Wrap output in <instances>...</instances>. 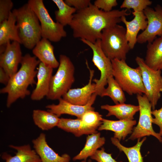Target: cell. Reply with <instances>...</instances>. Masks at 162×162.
Instances as JSON below:
<instances>
[{
	"mask_svg": "<svg viewBox=\"0 0 162 162\" xmlns=\"http://www.w3.org/2000/svg\"><path fill=\"white\" fill-rule=\"evenodd\" d=\"M130 14L126 9L105 12L91 3L86 8L76 11L69 26L74 38L94 43L100 39L104 29L121 22L122 17Z\"/></svg>",
	"mask_w": 162,
	"mask_h": 162,
	"instance_id": "cell-1",
	"label": "cell"
},
{
	"mask_svg": "<svg viewBox=\"0 0 162 162\" xmlns=\"http://www.w3.org/2000/svg\"><path fill=\"white\" fill-rule=\"evenodd\" d=\"M34 56L27 53L23 56L19 70L10 78L5 86L0 90L1 94H7L6 105L10 107L18 99H23L30 94L29 86L36 84V68L40 62Z\"/></svg>",
	"mask_w": 162,
	"mask_h": 162,
	"instance_id": "cell-2",
	"label": "cell"
},
{
	"mask_svg": "<svg viewBox=\"0 0 162 162\" xmlns=\"http://www.w3.org/2000/svg\"><path fill=\"white\" fill-rule=\"evenodd\" d=\"M12 11L16 17L21 44L28 49H33L42 37L37 16L28 3Z\"/></svg>",
	"mask_w": 162,
	"mask_h": 162,
	"instance_id": "cell-3",
	"label": "cell"
},
{
	"mask_svg": "<svg viewBox=\"0 0 162 162\" xmlns=\"http://www.w3.org/2000/svg\"><path fill=\"white\" fill-rule=\"evenodd\" d=\"M100 40L102 49L110 59L126 60L130 49L124 26L117 24L104 29Z\"/></svg>",
	"mask_w": 162,
	"mask_h": 162,
	"instance_id": "cell-4",
	"label": "cell"
},
{
	"mask_svg": "<svg viewBox=\"0 0 162 162\" xmlns=\"http://www.w3.org/2000/svg\"><path fill=\"white\" fill-rule=\"evenodd\" d=\"M111 62L112 76L124 91L130 95L145 94L139 67L132 68L125 60L114 59L111 60Z\"/></svg>",
	"mask_w": 162,
	"mask_h": 162,
	"instance_id": "cell-5",
	"label": "cell"
},
{
	"mask_svg": "<svg viewBox=\"0 0 162 162\" xmlns=\"http://www.w3.org/2000/svg\"><path fill=\"white\" fill-rule=\"evenodd\" d=\"M57 70L51 80L49 90L46 96L52 100H58L71 88L75 81L74 66L70 58L64 54L59 57Z\"/></svg>",
	"mask_w": 162,
	"mask_h": 162,
	"instance_id": "cell-6",
	"label": "cell"
},
{
	"mask_svg": "<svg viewBox=\"0 0 162 162\" xmlns=\"http://www.w3.org/2000/svg\"><path fill=\"white\" fill-rule=\"evenodd\" d=\"M27 3L36 15L40 22L42 38L57 42L67 36L64 26L53 20L43 0H29Z\"/></svg>",
	"mask_w": 162,
	"mask_h": 162,
	"instance_id": "cell-7",
	"label": "cell"
},
{
	"mask_svg": "<svg viewBox=\"0 0 162 162\" xmlns=\"http://www.w3.org/2000/svg\"><path fill=\"white\" fill-rule=\"evenodd\" d=\"M135 61L141 70L143 83L145 90V94L152 106L155 110L162 92L161 70H155L149 67L144 60L136 56Z\"/></svg>",
	"mask_w": 162,
	"mask_h": 162,
	"instance_id": "cell-8",
	"label": "cell"
},
{
	"mask_svg": "<svg viewBox=\"0 0 162 162\" xmlns=\"http://www.w3.org/2000/svg\"><path fill=\"white\" fill-rule=\"evenodd\" d=\"M84 44L89 47L93 52L92 62L100 72L99 79L92 80L96 85L95 93L100 96L107 84V80L112 76V67L111 60L105 55L101 48L100 39L92 43L85 40L81 39Z\"/></svg>",
	"mask_w": 162,
	"mask_h": 162,
	"instance_id": "cell-9",
	"label": "cell"
},
{
	"mask_svg": "<svg viewBox=\"0 0 162 162\" xmlns=\"http://www.w3.org/2000/svg\"><path fill=\"white\" fill-rule=\"evenodd\" d=\"M140 115L137 126L134 128L129 139L134 140L142 137L152 135L162 142V137L159 133H156L152 126V106L145 94H136Z\"/></svg>",
	"mask_w": 162,
	"mask_h": 162,
	"instance_id": "cell-10",
	"label": "cell"
},
{
	"mask_svg": "<svg viewBox=\"0 0 162 162\" xmlns=\"http://www.w3.org/2000/svg\"><path fill=\"white\" fill-rule=\"evenodd\" d=\"M148 21L146 29L138 35L137 43H152L157 36L162 35V7L157 4L154 9L148 7L143 11Z\"/></svg>",
	"mask_w": 162,
	"mask_h": 162,
	"instance_id": "cell-11",
	"label": "cell"
},
{
	"mask_svg": "<svg viewBox=\"0 0 162 162\" xmlns=\"http://www.w3.org/2000/svg\"><path fill=\"white\" fill-rule=\"evenodd\" d=\"M19 42L8 41L4 51L0 54V67L3 68L10 78L18 71V67L23 56Z\"/></svg>",
	"mask_w": 162,
	"mask_h": 162,
	"instance_id": "cell-12",
	"label": "cell"
},
{
	"mask_svg": "<svg viewBox=\"0 0 162 162\" xmlns=\"http://www.w3.org/2000/svg\"><path fill=\"white\" fill-rule=\"evenodd\" d=\"M98 96L95 93L93 94L87 104L85 105H79L69 103L62 98L59 99L57 104H52L46 106L47 111L57 115L59 117L62 115L68 114L74 116L80 119L83 115L88 111L94 110L92 106Z\"/></svg>",
	"mask_w": 162,
	"mask_h": 162,
	"instance_id": "cell-13",
	"label": "cell"
},
{
	"mask_svg": "<svg viewBox=\"0 0 162 162\" xmlns=\"http://www.w3.org/2000/svg\"><path fill=\"white\" fill-rule=\"evenodd\" d=\"M86 64L90 74L88 84L80 88H70L62 97L64 100L71 104L85 105L87 104L93 94L95 92V84L92 82L94 71L90 69L87 61Z\"/></svg>",
	"mask_w": 162,
	"mask_h": 162,
	"instance_id": "cell-14",
	"label": "cell"
},
{
	"mask_svg": "<svg viewBox=\"0 0 162 162\" xmlns=\"http://www.w3.org/2000/svg\"><path fill=\"white\" fill-rule=\"evenodd\" d=\"M32 142L41 162H70V158L68 154L59 155L48 145L45 134H40L37 138L32 140Z\"/></svg>",
	"mask_w": 162,
	"mask_h": 162,
	"instance_id": "cell-15",
	"label": "cell"
},
{
	"mask_svg": "<svg viewBox=\"0 0 162 162\" xmlns=\"http://www.w3.org/2000/svg\"><path fill=\"white\" fill-rule=\"evenodd\" d=\"M133 19L128 21L125 16L121 18V22L125 25L126 36L130 50L134 49L137 43L138 34L142 30L144 31L146 28L148 21L143 11H133Z\"/></svg>",
	"mask_w": 162,
	"mask_h": 162,
	"instance_id": "cell-16",
	"label": "cell"
},
{
	"mask_svg": "<svg viewBox=\"0 0 162 162\" xmlns=\"http://www.w3.org/2000/svg\"><path fill=\"white\" fill-rule=\"evenodd\" d=\"M53 68L40 62L38 65L35 88L31 95L33 100H40L47 96L49 90Z\"/></svg>",
	"mask_w": 162,
	"mask_h": 162,
	"instance_id": "cell-17",
	"label": "cell"
},
{
	"mask_svg": "<svg viewBox=\"0 0 162 162\" xmlns=\"http://www.w3.org/2000/svg\"><path fill=\"white\" fill-rule=\"evenodd\" d=\"M136 123V121L134 120L114 121L103 118L102 123L98 127V130L112 131L114 132L113 137L120 141L124 140L128 134H132L134 126Z\"/></svg>",
	"mask_w": 162,
	"mask_h": 162,
	"instance_id": "cell-18",
	"label": "cell"
},
{
	"mask_svg": "<svg viewBox=\"0 0 162 162\" xmlns=\"http://www.w3.org/2000/svg\"><path fill=\"white\" fill-rule=\"evenodd\" d=\"M54 47L50 41L42 38L33 48L32 52L40 62L53 68H58L59 62L54 55Z\"/></svg>",
	"mask_w": 162,
	"mask_h": 162,
	"instance_id": "cell-19",
	"label": "cell"
},
{
	"mask_svg": "<svg viewBox=\"0 0 162 162\" xmlns=\"http://www.w3.org/2000/svg\"><path fill=\"white\" fill-rule=\"evenodd\" d=\"M9 147L16 150L17 152L13 156L6 152L3 153L1 157L5 162H41L35 151L32 149L29 144L21 146L10 145Z\"/></svg>",
	"mask_w": 162,
	"mask_h": 162,
	"instance_id": "cell-20",
	"label": "cell"
},
{
	"mask_svg": "<svg viewBox=\"0 0 162 162\" xmlns=\"http://www.w3.org/2000/svg\"><path fill=\"white\" fill-rule=\"evenodd\" d=\"M12 40L21 44L15 14L11 11L8 18L0 23V46L5 47L7 43Z\"/></svg>",
	"mask_w": 162,
	"mask_h": 162,
	"instance_id": "cell-21",
	"label": "cell"
},
{
	"mask_svg": "<svg viewBox=\"0 0 162 162\" xmlns=\"http://www.w3.org/2000/svg\"><path fill=\"white\" fill-rule=\"evenodd\" d=\"M144 61L152 69L162 70V35L148 43Z\"/></svg>",
	"mask_w": 162,
	"mask_h": 162,
	"instance_id": "cell-22",
	"label": "cell"
},
{
	"mask_svg": "<svg viewBox=\"0 0 162 162\" xmlns=\"http://www.w3.org/2000/svg\"><path fill=\"white\" fill-rule=\"evenodd\" d=\"M100 108L101 109L108 111L106 116H114L119 120H133L136 113L139 111L138 105L125 104L124 103L114 105L108 104L102 105Z\"/></svg>",
	"mask_w": 162,
	"mask_h": 162,
	"instance_id": "cell-23",
	"label": "cell"
},
{
	"mask_svg": "<svg viewBox=\"0 0 162 162\" xmlns=\"http://www.w3.org/2000/svg\"><path fill=\"white\" fill-rule=\"evenodd\" d=\"M57 127L66 132L73 134L77 137L83 134H91L98 132L96 129L86 126L81 119L78 118H60Z\"/></svg>",
	"mask_w": 162,
	"mask_h": 162,
	"instance_id": "cell-24",
	"label": "cell"
},
{
	"mask_svg": "<svg viewBox=\"0 0 162 162\" xmlns=\"http://www.w3.org/2000/svg\"><path fill=\"white\" fill-rule=\"evenodd\" d=\"M105 142V138L100 136V133L97 132L88 135L84 148L79 154L73 158V160H86L88 157H91L98 148L102 146Z\"/></svg>",
	"mask_w": 162,
	"mask_h": 162,
	"instance_id": "cell-25",
	"label": "cell"
},
{
	"mask_svg": "<svg viewBox=\"0 0 162 162\" xmlns=\"http://www.w3.org/2000/svg\"><path fill=\"white\" fill-rule=\"evenodd\" d=\"M32 118L34 124L39 128L45 130L57 126L60 118L56 114L48 111L34 110Z\"/></svg>",
	"mask_w": 162,
	"mask_h": 162,
	"instance_id": "cell-26",
	"label": "cell"
},
{
	"mask_svg": "<svg viewBox=\"0 0 162 162\" xmlns=\"http://www.w3.org/2000/svg\"><path fill=\"white\" fill-rule=\"evenodd\" d=\"M144 137L140 140V138L138 139L136 144L130 147H127L122 145L120 141L114 137H111V140L112 144L116 146L120 151L123 152L126 155L129 162H143L140 148L143 143L146 140Z\"/></svg>",
	"mask_w": 162,
	"mask_h": 162,
	"instance_id": "cell-27",
	"label": "cell"
},
{
	"mask_svg": "<svg viewBox=\"0 0 162 162\" xmlns=\"http://www.w3.org/2000/svg\"><path fill=\"white\" fill-rule=\"evenodd\" d=\"M107 84L108 87L104 89L100 96L110 97L116 104L124 103L126 98L124 91L112 76L108 78Z\"/></svg>",
	"mask_w": 162,
	"mask_h": 162,
	"instance_id": "cell-28",
	"label": "cell"
},
{
	"mask_svg": "<svg viewBox=\"0 0 162 162\" xmlns=\"http://www.w3.org/2000/svg\"><path fill=\"white\" fill-rule=\"evenodd\" d=\"M58 9L55 12L56 22L64 26L69 25L70 23L74 14L77 11L74 8L67 4L62 0H52Z\"/></svg>",
	"mask_w": 162,
	"mask_h": 162,
	"instance_id": "cell-29",
	"label": "cell"
},
{
	"mask_svg": "<svg viewBox=\"0 0 162 162\" xmlns=\"http://www.w3.org/2000/svg\"><path fill=\"white\" fill-rule=\"evenodd\" d=\"M103 119L98 112L91 110L85 113L80 119L86 126L96 129L102 124Z\"/></svg>",
	"mask_w": 162,
	"mask_h": 162,
	"instance_id": "cell-30",
	"label": "cell"
},
{
	"mask_svg": "<svg viewBox=\"0 0 162 162\" xmlns=\"http://www.w3.org/2000/svg\"><path fill=\"white\" fill-rule=\"evenodd\" d=\"M152 3L149 0H124L120 8L128 10L132 9L134 11H143Z\"/></svg>",
	"mask_w": 162,
	"mask_h": 162,
	"instance_id": "cell-31",
	"label": "cell"
},
{
	"mask_svg": "<svg viewBox=\"0 0 162 162\" xmlns=\"http://www.w3.org/2000/svg\"><path fill=\"white\" fill-rule=\"evenodd\" d=\"M13 6L11 0H0V23L8 18Z\"/></svg>",
	"mask_w": 162,
	"mask_h": 162,
	"instance_id": "cell-32",
	"label": "cell"
},
{
	"mask_svg": "<svg viewBox=\"0 0 162 162\" xmlns=\"http://www.w3.org/2000/svg\"><path fill=\"white\" fill-rule=\"evenodd\" d=\"M90 158L97 162H123L116 161L112 158L111 154L108 153L105 151L104 148L100 150H98Z\"/></svg>",
	"mask_w": 162,
	"mask_h": 162,
	"instance_id": "cell-33",
	"label": "cell"
},
{
	"mask_svg": "<svg viewBox=\"0 0 162 162\" xmlns=\"http://www.w3.org/2000/svg\"><path fill=\"white\" fill-rule=\"evenodd\" d=\"M94 5L99 9L105 12L112 10L113 7L117 6L118 3L116 0H96Z\"/></svg>",
	"mask_w": 162,
	"mask_h": 162,
	"instance_id": "cell-34",
	"label": "cell"
},
{
	"mask_svg": "<svg viewBox=\"0 0 162 162\" xmlns=\"http://www.w3.org/2000/svg\"><path fill=\"white\" fill-rule=\"evenodd\" d=\"M64 2L69 6L75 8L77 11L86 8L91 3L90 0H65Z\"/></svg>",
	"mask_w": 162,
	"mask_h": 162,
	"instance_id": "cell-35",
	"label": "cell"
},
{
	"mask_svg": "<svg viewBox=\"0 0 162 162\" xmlns=\"http://www.w3.org/2000/svg\"><path fill=\"white\" fill-rule=\"evenodd\" d=\"M152 113L154 118H152V123L158 125L160 128L159 133L162 136V107L158 110H154L152 111Z\"/></svg>",
	"mask_w": 162,
	"mask_h": 162,
	"instance_id": "cell-36",
	"label": "cell"
},
{
	"mask_svg": "<svg viewBox=\"0 0 162 162\" xmlns=\"http://www.w3.org/2000/svg\"><path fill=\"white\" fill-rule=\"evenodd\" d=\"M10 77L4 69L0 67V82L6 85L8 82Z\"/></svg>",
	"mask_w": 162,
	"mask_h": 162,
	"instance_id": "cell-37",
	"label": "cell"
},
{
	"mask_svg": "<svg viewBox=\"0 0 162 162\" xmlns=\"http://www.w3.org/2000/svg\"><path fill=\"white\" fill-rule=\"evenodd\" d=\"M81 162H86V160H83Z\"/></svg>",
	"mask_w": 162,
	"mask_h": 162,
	"instance_id": "cell-38",
	"label": "cell"
}]
</instances>
